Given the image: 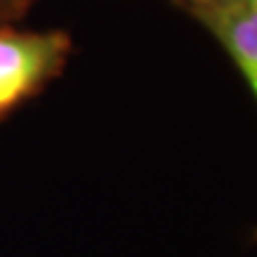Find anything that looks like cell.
<instances>
[{
  "label": "cell",
  "mask_w": 257,
  "mask_h": 257,
  "mask_svg": "<svg viewBox=\"0 0 257 257\" xmlns=\"http://www.w3.org/2000/svg\"><path fill=\"white\" fill-rule=\"evenodd\" d=\"M72 53L64 31L0 27V119L60 76Z\"/></svg>",
  "instance_id": "obj_1"
},
{
  "label": "cell",
  "mask_w": 257,
  "mask_h": 257,
  "mask_svg": "<svg viewBox=\"0 0 257 257\" xmlns=\"http://www.w3.org/2000/svg\"><path fill=\"white\" fill-rule=\"evenodd\" d=\"M27 5V0H0V15H17Z\"/></svg>",
  "instance_id": "obj_2"
},
{
  "label": "cell",
  "mask_w": 257,
  "mask_h": 257,
  "mask_svg": "<svg viewBox=\"0 0 257 257\" xmlns=\"http://www.w3.org/2000/svg\"><path fill=\"white\" fill-rule=\"evenodd\" d=\"M250 8H252V12H257V0H248Z\"/></svg>",
  "instance_id": "obj_3"
}]
</instances>
